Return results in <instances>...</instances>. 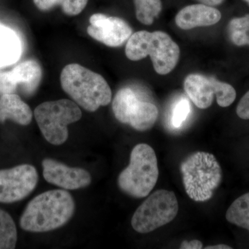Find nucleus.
<instances>
[{
	"label": "nucleus",
	"instance_id": "12",
	"mask_svg": "<svg viewBox=\"0 0 249 249\" xmlns=\"http://www.w3.org/2000/svg\"><path fill=\"white\" fill-rule=\"evenodd\" d=\"M42 165L46 181L63 189H80L91 183V175L83 168H70L52 159L42 160Z\"/></svg>",
	"mask_w": 249,
	"mask_h": 249
},
{
	"label": "nucleus",
	"instance_id": "27",
	"mask_svg": "<svg viewBox=\"0 0 249 249\" xmlns=\"http://www.w3.org/2000/svg\"><path fill=\"white\" fill-rule=\"evenodd\" d=\"M232 247L226 245H217L215 246H209L206 249H231Z\"/></svg>",
	"mask_w": 249,
	"mask_h": 249
},
{
	"label": "nucleus",
	"instance_id": "8",
	"mask_svg": "<svg viewBox=\"0 0 249 249\" xmlns=\"http://www.w3.org/2000/svg\"><path fill=\"white\" fill-rule=\"evenodd\" d=\"M112 110L119 122L129 124L140 132L151 129L159 116L155 105L142 101L129 88H122L116 93L113 100Z\"/></svg>",
	"mask_w": 249,
	"mask_h": 249
},
{
	"label": "nucleus",
	"instance_id": "3",
	"mask_svg": "<svg viewBox=\"0 0 249 249\" xmlns=\"http://www.w3.org/2000/svg\"><path fill=\"white\" fill-rule=\"evenodd\" d=\"M125 55L132 61H138L150 55L155 71L166 75L178 65L180 49L166 33L139 31L132 34L127 40Z\"/></svg>",
	"mask_w": 249,
	"mask_h": 249
},
{
	"label": "nucleus",
	"instance_id": "15",
	"mask_svg": "<svg viewBox=\"0 0 249 249\" xmlns=\"http://www.w3.org/2000/svg\"><path fill=\"white\" fill-rule=\"evenodd\" d=\"M30 107L16 93L1 95L0 97V123L14 121L20 125H28L32 121Z\"/></svg>",
	"mask_w": 249,
	"mask_h": 249
},
{
	"label": "nucleus",
	"instance_id": "2",
	"mask_svg": "<svg viewBox=\"0 0 249 249\" xmlns=\"http://www.w3.org/2000/svg\"><path fill=\"white\" fill-rule=\"evenodd\" d=\"M62 89L85 110L93 112L111 102V91L99 73L76 63L64 67L60 74Z\"/></svg>",
	"mask_w": 249,
	"mask_h": 249
},
{
	"label": "nucleus",
	"instance_id": "25",
	"mask_svg": "<svg viewBox=\"0 0 249 249\" xmlns=\"http://www.w3.org/2000/svg\"><path fill=\"white\" fill-rule=\"evenodd\" d=\"M203 248L202 243L199 240L183 241L180 246L181 249H201Z\"/></svg>",
	"mask_w": 249,
	"mask_h": 249
},
{
	"label": "nucleus",
	"instance_id": "5",
	"mask_svg": "<svg viewBox=\"0 0 249 249\" xmlns=\"http://www.w3.org/2000/svg\"><path fill=\"white\" fill-rule=\"evenodd\" d=\"M158 178L155 150L147 144L140 143L132 150L129 164L119 175L118 185L128 196L143 198L155 188Z\"/></svg>",
	"mask_w": 249,
	"mask_h": 249
},
{
	"label": "nucleus",
	"instance_id": "28",
	"mask_svg": "<svg viewBox=\"0 0 249 249\" xmlns=\"http://www.w3.org/2000/svg\"><path fill=\"white\" fill-rule=\"evenodd\" d=\"M243 1H245V2H247V4H248L249 6V0H243Z\"/></svg>",
	"mask_w": 249,
	"mask_h": 249
},
{
	"label": "nucleus",
	"instance_id": "9",
	"mask_svg": "<svg viewBox=\"0 0 249 249\" xmlns=\"http://www.w3.org/2000/svg\"><path fill=\"white\" fill-rule=\"evenodd\" d=\"M37 181V170L31 165L0 170V203L10 204L22 200L35 189Z\"/></svg>",
	"mask_w": 249,
	"mask_h": 249
},
{
	"label": "nucleus",
	"instance_id": "18",
	"mask_svg": "<svg viewBox=\"0 0 249 249\" xmlns=\"http://www.w3.org/2000/svg\"><path fill=\"white\" fill-rule=\"evenodd\" d=\"M36 7L41 11H49L61 6L64 14L69 16H76L83 12L88 0H33Z\"/></svg>",
	"mask_w": 249,
	"mask_h": 249
},
{
	"label": "nucleus",
	"instance_id": "23",
	"mask_svg": "<svg viewBox=\"0 0 249 249\" xmlns=\"http://www.w3.org/2000/svg\"><path fill=\"white\" fill-rule=\"evenodd\" d=\"M191 111V105L186 98H181L174 106L171 115V124L175 128H179L186 121Z\"/></svg>",
	"mask_w": 249,
	"mask_h": 249
},
{
	"label": "nucleus",
	"instance_id": "14",
	"mask_svg": "<svg viewBox=\"0 0 249 249\" xmlns=\"http://www.w3.org/2000/svg\"><path fill=\"white\" fill-rule=\"evenodd\" d=\"M215 78L200 74L188 75L183 83L185 91L196 107L207 109L215 96Z\"/></svg>",
	"mask_w": 249,
	"mask_h": 249
},
{
	"label": "nucleus",
	"instance_id": "11",
	"mask_svg": "<svg viewBox=\"0 0 249 249\" xmlns=\"http://www.w3.org/2000/svg\"><path fill=\"white\" fill-rule=\"evenodd\" d=\"M42 78L40 64L34 60L18 64L11 71L0 73V93L1 95L14 93L18 87L26 95L33 94Z\"/></svg>",
	"mask_w": 249,
	"mask_h": 249
},
{
	"label": "nucleus",
	"instance_id": "6",
	"mask_svg": "<svg viewBox=\"0 0 249 249\" xmlns=\"http://www.w3.org/2000/svg\"><path fill=\"white\" fill-rule=\"evenodd\" d=\"M37 125L46 140L54 145H60L69 137L67 126L82 118L78 105L68 99L47 101L34 110Z\"/></svg>",
	"mask_w": 249,
	"mask_h": 249
},
{
	"label": "nucleus",
	"instance_id": "10",
	"mask_svg": "<svg viewBox=\"0 0 249 249\" xmlns=\"http://www.w3.org/2000/svg\"><path fill=\"white\" fill-rule=\"evenodd\" d=\"M89 23L88 35L107 47H121L132 34L128 23L120 18L95 14L90 17Z\"/></svg>",
	"mask_w": 249,
	"mask_h": 249
},
{
	"label": "nucleus",
	"instance_id": "7",
	"mask_svg": "<svg viewBox=\"0 0 249 249\" xmlns=\"http://www.w3.org/2000/svg\"><path fill=\"white\" fill-rule=\"evenodd\" d=\"M178 199L173 191L159 190L148 196L134 213L132 227L139 233H148L171 222L178 215Z\"/></svg>",
	"mask_w": 249,
	"mask_h": 249
},
{
	"label": "nucleus",
	"instance_id": "4",
	"mask_svg": "<svg viewBox=\"0 0 249 249\" xmlns=\"http://www.w3.org/2000/svg\"><path fill=\"white\" fill-rule=\"evenodd\" d=\"M185 190L196 202L209 200L222 179V170L215 157L205 152L192 154L180 167Z\"/></svg>",
	"mask_w": 249,
	"mask_h": 249
},
{
	"label": "nucleus",
	"instance_id": "20",
	"mask_svg": "<svg viewBox=\"0 0 249 249\" xmlns=\"http://www.w3.org/2000/svg\"><path fill=\"white\" fill-rule=\"evenodd\" d=\"M228 33L234 45L249 46V14L232 19L228 25Z\"/></svg>",
	"mask_w": 249,
	"mask_h": 249
},
{
	"label": "nucleus",
	"instance_id": "17",
	"mask_svg": "<svg viewBox=\"0 0 249 249\" xmlns=\"http://www.w3.org/2000/svg\"><path fill=\"white\" fill-rule=\"evenodd\" d=\"M229 222L249 231V193L237 198L227 210Z\"/></svg>",
	"mask_w": 249,
	"mask_h": 249
},
{
	"label": "nucleus",
	"instance_id": "22",
	"mask_svg": "<svg viewBox=\"0 0 249 249\" xmlns=\"http://www.w3.org/2000/svg\"><path fill=\"white\" fill-rule=\"evenodd\" d=\"M215 96L217 103L220 107H227L235 101L236 91L229 83L215 80Z\"/></svg>",
	"mask_w": 249,
	"mask_h": 249
},
{
	"label": "nucleus",
	"instance_id": "16",
	"mask_svg": "<svg viewBox=\"0 0 249 249\" xmlns=\"http://www.w3.org/2000/svg\"><path fill=\"white\" fill-rule=\"evenodd\" d=\"M22 54V43L17 34L0 24V68L17 62Z\"/></svg>",
	"mask_w": 249,
	"mask_h": 249
},
{
	"label": "nucleus",
	"instance_id": "19",
	"mask_svg": "<svg viewBox=\"0 0 249 249\" xmlns=\"http://www.w3.org/2000/svg\"><path fill=\"white\" fill-rule=\"evenodd\" d=\"M18 231L14 219L7 212L0 209V249L16 248Z\"/></svg>",
	"mask_w": 249,
	"mask_h": 249
},
{
	"label": "nucleus",
	"instance_id": "21",
	"mask_svg": "<svg viewBox=\"0 0 249 249\" xmlns=\"http://www.w3.org/2000/svg\"><path fill=\"white\" fill-rule=\"evenodd\" d=\"M136 17L145 25H150L162 10L160 0H134Z\"/></svg>",
	"mask_w": 249,
	"mask_h": 249
},
{
	"label": "nucleus",
	"instance_id": "1",
	"mask_svg": "<svg viewBox=\"0 0 249 249\" xmlns=\"http://www.w3.org/2000/svg\"><path fill=\"white\" fill-rule=\"evenodd\" d=\"M74 199L65 190L41 193L28 204L21 216L23 230L32 232L52 231L66 224L74 213Z\"/></svg>",
	"mask_w": 249,
	"mask_h": 249
},
{
	"label": "nucleus",
	"instance_id": "24",
	"mask_svg": "<svg viewBox=\"0 0 249 249\" xmlns=\"http://www.w3.org/2000/svg\"><path fill=\"white\" fill-rule=\"evenodd\" d=\"M237 116L244 120L249 119V90L241 98L236 109Z\"/></svg>",
	"mask_w": 249,
	"mask_h": 249
},
{
	"label": "nucleus",
	"instance_id": "26",
	"mask_svg": "<svg viewBox=\"0 0 249 249\" xmlns=\"http://www.w3.org/2000/svg\"><path fill=\"white\" fill-rule=\"evenodd\" d=\"M197 1H200L201 4L213 6L222 4L224 0H197Z\"/></svg>",
	"mask_w": 249,
	"mask_h": 249
},
{
	"label": "nucleus",
	"instance_id": "13",
	"mask_svg": "<svg viewBox=\"0 0 249 249\" xmlns=\"http://www.w3.org/2000/svg\"><path fill=\"white\" fill-rule=\"evenodd\" d=\"M222 14L219 10L199 4L190 5L181 9L175 17V22L180 29L189 30L198 27H209L219 22Z\"/></svg>",
	"mask_w": 249,
	"mask_h": 249
}]
</instances>
